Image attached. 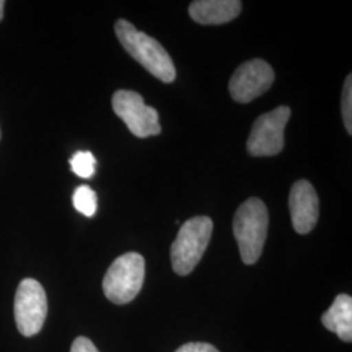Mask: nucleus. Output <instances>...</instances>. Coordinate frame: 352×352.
I'll return each instance as SVG.
<instances>
[{"label":"nucleus","mask_w":352,"mask_h":352,"mask_svg":"<svg viewBox=\"0 0 352 352\" xmlns=\"http://www.w3.org/2000/svg\"><path fill=\"white\" fill-rule=\"evenodd\" d=\"M115 33L124 50L151 75L164 82L175 80V65L157 39L140 32L136 26L123 19L116 21Z\"/></svg>","instance_id":"obj_1"},{"label":"nucleus","mask_w":352,"mask_h":352,"mask_svg":"<svg viewBox=\"0 0 352 352\" xmlns=\"http://www.w3.org/2000/svg\"><path fill=\"white\" fill-rule=\"evenodd\" d=\"M267 226L269 213L266 205L260 199H248L238 208L232 228L244 264L253 265L260 258L267 235Z\"/></svg>","instance_id":"obj_2"},{"label":"nucleus","mask_w":352,"mask_h":352,"mask_svg":"<svg viewBox=\"0 0 352 352\" xmlns=\"http://www.w3.org/2000/svg\"><path fill=\"white\" fill-rule=\"evenodd\" d=\"M213 232V221L199 215L180 227L171 245V263L177 276H188L201 261Z\"/></svg>","instance_id":"obj_3"},{"label":"nucleus","mask_w":352,"mask_h":352,"mask_svg":"<svg viewBox=\"0 0 352 352\" xmlns=\"http://www.w3.org/2000/svg\"><path fill=\"white\" fill-rule=\"evenodd\" d=\"M145 279L144 257L129 252L118 257L103 278V292L110 302L126 304L139 295Z\"/></svg>","instance_id":"obj_4"},{"label":"nucleus","mask_w":352,"mask_h":352,"mask_svg":"<svg viewBox=\"0 0 352 352\" xmlns=\"http://www.w3.org/2000/svg\"><path fill=\"white\" fill-rule=\"evenodd\" d=\"M47 316V298L42 285L26 278L19 285L14 296V318L19 331L24 337L36 336Z\"/></svg>","instance_id":"obj_5"},{"label":"nucleus","mask_w":352,"mask_h":352,"mask_svg":"<svg viewBox=\"0 0 352 352\" xmlns=\"http://www.w3.org/2000/svg\"><path fill=\"white\" fill-rule=\"evenodd\" d=\"M291 116L287 106H279L256 119L247 141V151L253 157H272L285 146V128Z\"/></svg>","instance_id":"obj_6"},{"label":"nucleus","mask_w":352,"mask_h":352,"mask_svg":"<svg viewBox=\"0 0 352 352\" xmlns=\"http://www.w3.org/2000/svg\"><path fill=\"white\" fill-rule=\"evenodd\" d=\"M113 113L140 139L161 133L160 115L155 109L146 106L139 93L132 90H118L113 96Z\"/></svg>","instance_id":"obj_7"},{"label":"nucleus","mask_w":352,"mask_h":352,"mask_svg":"<svg viewBox=\"0 0 352 352\" xmlns=\"http://www.w3.org/2000/svg\"><path fill=\"white\" fill-rule=\"evenodd\" d=\"M272 65L261 59H253L241 64L231 77L228 89L234 101L250 103L263 96L274 82Z\"/></svg>","instance_id":"obj_8"},{"label":"nucleus","mask_w":352,"mask_h":352,"mask_svg":"<svg viewBox=\"0 0 352 352\" xmlns=\"http://www.w3.org/2000/svg\"><path fill=\"white\" fill-rule=\"evenodd\" d=\"M289 206L294 230L300 235L311 232L318 219V196L309 182L299 180L292 186Z\"/></svg>","instance_id":"obj_9"},{"label":"nucleus","mask_w":352,"mask_h":352,"mask_svg":"<svg viewBox=\"0 0 352 352\" xmlns=\"http://www.w3.org/2000/svg\"><path fill=\"white\" fill-rule=\"evenodd\" d=\"M239 0H197L190 3V17L202 25H221L232 21L241 11Z\"/></svg>","instance_id":"obj_10"},{"label":"nucleus","mask_w":352,"mask_h":352,"mask_svg":"<svg viewBox=\"0 0 352 352\" xmlns=\"http://www.w3.org/2000/svg\"><path fill=\"white\" fill-rule=\"evenodd\" d=\"M327 330L336 333L343 342L352 340V299L350 295L340 294L321 318Z\"/></svg>","instance_id":"obj_11"},{"label":"nucleus","mask_w":352,"mask_h":352,"mask_svg":"<svg viewBox=\"0 0 352 352\" xmlns=\"http://www.w3.org/2000/svg\"><path fill=\"white\" fill-rule=\"evenodd\" d=\"M72 201L78 213L93 217L97 212V195L89 186H80L76 188Z\"/></svg>","instance_id":"obj_12"},{"label":"nucleus","mask_w":352,"mask_h":352,"mask_svg":"<svg viewBox=\"0 0 352 352\" xmlns=\"http://www.w3.org/2000/svg\"><path fill=\"white\" fill-rule=\"evenodd\" d=\"M96 158L90 151H77L71 158L69 164L76 175L89 179L96 173Z\"/></svg>","instance_id":"obj_13"},{"label":"nucleus","mask_w":352,"mask_h":352,"mask_svg":"<svg viewBox=\"0 0 352 352\" xmlns=\"http://www.w3.org/2000/svg\"><path fill=\"white\" fill-rule=\"evenodd\" d=\"M352 76H347L343 87V93H342V116L344 126L349 132V135L352 133Z\"/></svg>","instance_id":"obj_14"},{"label":"nucleus","mask_w":352,"mask_h":352,"mask_svg":"<svg viewBox=\"0 0 352 352\" xmlns=\"http://www.w3.org/2000/svg\"><path fill=\"white\" fill-rule=\"evenodd\" d=\"M175 352H219L213 344L209 343H204V342H192L183 344L182 347H179Z\"/></svg>","instance_id":"obj_15"},{"label":"nucleus","mask_w":352,"mask_h":352,"mask_svg":"<svg viewBox=\"0 0 352 352\" xmlns=\"http://www.w3.org/2000/svg\"><path fill=\"white\" fill-rule=\"evenodd\" d=\"M71 352H100L94 343L85 337H78L74 340Z\"/></svg>","instance_id":"obj_16"},{"label":"nucleus","mask_w":352,"mask_h":352,"mask_svg":"<svg viewBox=\"0 0 352 352\" xmlns=\"http://www.w3.org/2000/svg\"><path fill=\"white\" fill-rule=\"evenodd\" d=\"M4 1L3 0H0V21L3 20V11H4Z\"/></svg>","instance_id":"obj_17"},{"label":"nucleus","mask_w":352,"mask_h":352,"mask_svg":"<svg viewBox=\"0 0 352 352\" xmlns=\"http://www.w3.org/2000/svg\"><path fill=\"white\" fill-rule=\"evenodd\" d=\"M0 138H1V132H0Z\"/></svg>","instance_id":"obj_18"}]
</instances>
